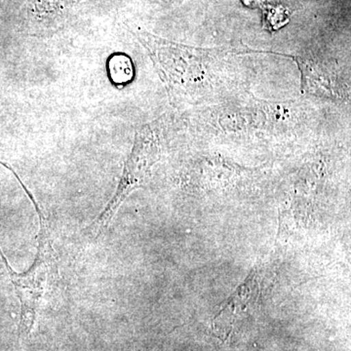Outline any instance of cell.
<instances>
[{"label":"cell","instance_id":"6","mask_svg":"<svg viewBox=\"0 0 351 351\" xmlns=\"http://www.w3.org/2000/svg\"><path fill=\"white\" fill-rule=\"evenodd\" d=\"M245 5L250 7V8H258L265 5L267 0H242Z\"/></svg>","mask_w":351,"mask_h":351},{"label":"cell","instance_id":"1","mask_svg":"<svg viewBox=\"0 0 351 351\" xmlns=\"http://www.w3.org/2000/svg\"><path fill=\"white\" fill-rule=\"evenodd\" d=\"M0 164L1 165L3 164L4 167L10 170L17 178L18 182H20L25 193L31 199L32 205L36 208L38 216V251H36L34 263L29 269L22 274L15 271L9 265L7 258L0 247V258L8 272L9 278H10L11 283L13 284L14 290L20 301V323L19 327H18L19 337L21 339H27L32 334L34 324L38 319L41 302H43L44 294H45L46 289L49 283L51 271L55 267V251L53 248L49 221L41 210L40 205L38 204L36 197L32 195L29 189L25 186L15 170L12 169L8 164L2 162V161H0Z\"/></svg>","mask_w":351,"mask_h":351},{"label":"cell","instance_id":"5","mask_svg":"<svg viewBox=\"0 0 351 351\" xmlns=\"http://www.w3.org/2000/svg\"><path fill=\"white\" fill-rule=\"evenodd\" d=\"M75 0H39L41 5L46 10H55L58 8H64L68 4L73 3Z\"/></svg>","mask_w":351,"mask_h":351},{"label":"cell","instance_id":"2","mask_svg":"<svg viewBox=\"0 0 351 351\" xmlns=\"http://www.w3.org/2000/svg\"><path fill=\"white\" fill-rule=\"evenodd\" d=\"M160 147L156 133L151 127H144L136 135L133 149L127 159L114 195L98 218L89 226L90 233L94 239H98L108 230L126 198L145 184L154 164L158 161Z\"/></svg>","mask_w":351,"mask_h":351},{"label":"cell","instance_id":"4","mask_svg":"<svg viewBox=\"0 0 351 351\" xmlns=\"http://www.w3.org/2000/svg\"><path fill=\"white\" fill-rule=\"evenodd\" d=\"M291 14L286 7L269 5L263 11V24L269 31L274 32L288 24Z\"/></svg>","mask_w":351,"mask_h":351},{"label":"cell","instance_id":"3","mask_svg":"<svg viewBox=\"0 0 351 351\" xmlns=\"http://www.w3.org/2000/svg\"><path fill=\"white\" fill-rule=\"evenodd\" d=\"M110 73L114 82H130L134 73L131 60L124 55H117L112 57L110 62Z\"/></svg>","mask_w":351,"mask_h":351}]
</instances>
